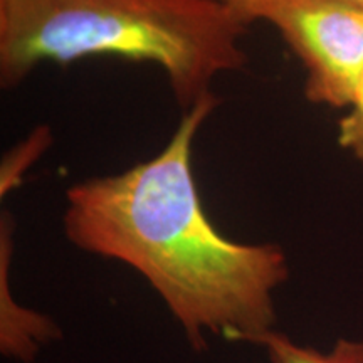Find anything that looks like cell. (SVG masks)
Returning a JSON list of instances; mask_svg holds the SVG:
<instances>
[{
    "label": "cell",
    "instance_id": "7",
    "mask_svg": "<svg viewBox=\"0 0 363 363\" xmlns=\"http://www.w3.org/2000/svg\"><path fill=\"white\" fill-rule=\"evenodd\" d=\"M340 147L363 162V74L348 106V113L338 123Z\"/></svg>",
    "mask_w": 363,
    "mask_h": 363
},
{
    "label": "cell",
    "instance_id": "3",
    "mask_svg": "<svg viewBox=\"0 0 363 363\" xmlns=\"http://www.w3.org/2000/svg\"><path fill=\"white\" fill-rule=\"evenodd\" d=\"M306 69L313 104L348 108L363 74V6L353 0H279L264 19Z\"/></svg>",
    "mask_w": 363,
    "mask_h": 363
},
{
    "label": "cell",
    "instance_id": "5",
    "mask_svg": "<svg viewBox=\"0 0 363 363\" xmlns=\"http://www.w3.org/2000/svg\"><path fill=\"white\" fill-rule=\"evenodd\" d=\"M252 343L266 348L271 363H363V342L338 340L330 353L299 347L283 333L271 330Z\"/></svg>",
    "mask_w": 363,
    "mask_h": 363
},
{
    "label": "cell",
    "instance_id": "2",
    "mask_svg": "<svg viewBox=\"0 0 363 363\" xmlns=\"http://www.w3.org/2000/svg\"><path fill=\"white\" fill-rule=\"evenodd\" d=\"M246 33L220 0H0V83L16 88L44 62L118 56L157 65L187 111L247 65Z\"/></svg>",
    "mask_w": 363,
    "mask_h": 363
},
{
    "label": "cell",
    "instance_id": "8",
    "mask_svg": "<svg viewBox=\"0 0 363 363\" xmlns=\"http://www.w3.org/2000/svg\"><path fill=\"white\" fill-rule=\"evenodd\" d=\"M239 22L249 27L256 21L264 19V13L279 0H220Z\"/></svg>",
    "mask_w": 363,
    "mask_h": 363
},
{
    "label": "cell",
    "instance_id": "4",
    "mask_svg": "<svg viewBox=\"0 0 363 363\" xmlns=\"http://www.w3.org/2000/svg\"><path fill=\"white\" fill-rule=\"evenodd\" d=\"M13 219L9 211L0 217V350L9 358L33 362L44 343L59 338L52 320L38 311L17 305L11 289V261L13 252Z\"/></svg>",
    "mask_w": 363,
    "mask_h": 363
},
{
    "label": "cell",
    "instance_id": "9",
    "mask_svg": "<svg viewBox=\"0 0 363 363\" xmlns=\"http://www.w3.org/2000/svg\"><path fill=\"white\" fill-rule=\"evenodd\" d=\"M353 2H357V4H360V6H363V0H353Z\"/></svg>",
    "mask_w": 363,
    "mask_h": 363
},
{
    "label": "cell",
    "instance_id": "6",
    "mask_svg": "<svg viewBox=\"0 0 363 363\" xmlns=\"http://www.w3.org/2000/svg\"><path fill=\"white\" fill-rule=\"evenodd\" d=\"M52 143V131L49 126H38L27 138L17 143L4 157L0 165V195L6 197L9 192L17 189L24 180L27 172L40 157L48 152Z\"/></svg>",
    "mask_w": 363,
    "mask_h": 363
},
{
    "label": "cell",
    "instance_id": "1",
    "mask_svg": "<svg viewBox=\"0 0 363 363\" xmlns=\"http://www.w3.org/2000/svg\"><path fill=\"white\" fill-rule=\"evenodd\" d=\"M212 94L184 111L155 157L66 192L62 229L81 251L123 262L148 281L195 350L203 333L251 342L276 323L274 291L289 278L278 244L225 238L202 207L194 142L219 106Z\"/></svg>",
    "mask_w": 363,
    "mask_h": 363
}]
</instances>
